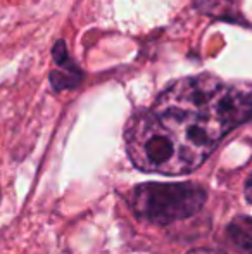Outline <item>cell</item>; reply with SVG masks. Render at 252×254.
<instances>
[{
  "label": "cell",
  "instance_id": "5b68a950",
  "mask_svg": "<svg viewBox=\"0 0 252 254\" xmlns=\"http://www.w3.org/2000/svg\"><path fill=\"white\" fill-rule=\"evenodd\" d=\"M189 254H225V253H219V251H212V249H194Z\"/></svg>",
  "mask_w": 252,
  "mask_h": 254
},
{
  "label": "cell",
  "instance_id": "7a4b0ae2",
  "mask_svg": "<svg viewBox=\"0 0 252 254\" xmlns=\"http://www.w3.org/2000/svg\"><path fill=\"white\" fill-rule=\"evenodd\" d=\"M207 199L204 187L194 182L185 184L138 185L130 194V206L137 216L149 223L168 225L195 214Z\"/></svg>",
  "mask_w": 252,
  "mask_h": 254
},
{
  "label": "cell",
  "instance_id": "277c9868",
  "mask_svg": "<svg viewBox=\"0 0 252 254\" xmlns=\"http://www.w3.org/2000/svg\"><path fill=\"white\" fill-rule=\"evenodd\" d=\"M246 197H247V201L252 204V175H251V178L247 180V184H246Z\"/></svg>",
  "mask_w": 252,
  "mask_h": 254
},
{
  "label": "cell",
  "instance_id": "3957f363",
  "mask_svg": "<svg viewBox=\"0 0 252 254\" xmlns=\"http://www.w3.org/2000/svg\"><path fill=\"white\" fill-rule=\"evenodd\" d=\"M228 235L240 249L252 251V216H237L228 225Z\"/></svg>",
  "mask_w": 252,
  "mask_h": 254
},
{
  "label": "cell",
  "instance_id": "6da1fadb",
  "mask_svg": "<svg viewBox=\"0 0 252 254\" xmlns=\"http://www.w3.org/2000/svg\"><path fill=\"white\" fill-rule=\"evenodd\" d=\"M247 121H252V85L225 83L211 74L183 78L128 121L126 151L147 173H189Z\"/></svg>",
  "mask_w": 252,
  "mask_h": 254
}]
</instances>
